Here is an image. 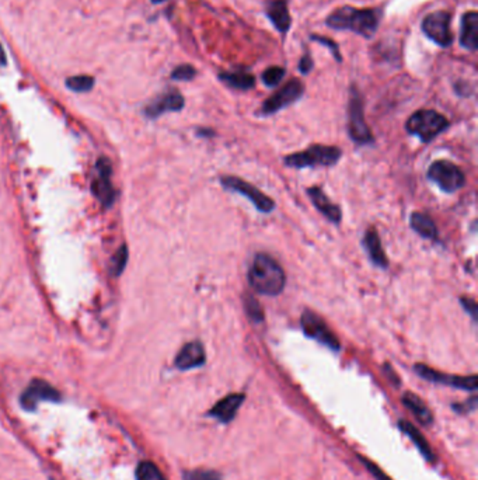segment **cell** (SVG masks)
<instances>
[{
  "label": "cell",
  "mask_w": 478,
  "mask_h": 480,
  "mask_svg": "<svg viewBox=\"0 0 478 480\" xmlns=\"http://www.w3.org/2000/svg\"><path fill=\"white\" fill-rule=\"evenodd\" d=\"M249 283L251 288L262 295H280L287 284L284 268L271 256L258 253L249 270Z\"/></svg>",
  "instance_id": "6da1fadb"
},
{
  "label": "cell",
  "mask_w": 478,
  "mask_h": 480,
  "mask_svg": "<svg viewBox=\"0 0 478 480\" xmlns=\"http://www.w3.org/2000/svg\"><path fill=\"white\" fill-rule=\"evenodd\" d=\"M382 12L379 9H353L341 8L327 19V26L335 30H351L371 38L380 23Z\"/></svg>",
  "instance_id": "7a4b0ae2"
},
{
  "label": "cell",
  "mask_w": 478,
  "mask_h": 480,
  "mask_svg": "<svg viewBox=\"0 0 478 480\" xmlns=\"http://www.w3.org/2000/svg\"><path fill=\"white\" fill-rule=\"evenodd\" d=\"M342 152L337 146L326 145H311L303 152L288 154L284 160L285 165L295 169L304 168H318V166H333L341 159Z\"/></svg>",
  "instance_id": "3957f363"
},
{
  "label": "cell",
  "mask_w": 478,
  "mask_h": 480,
  "mask_svg": "<svg viewBox=\"0 0 478 480\" xmlns=\"http://www.w3.org/2000/svg\"><path fill=\"white\" fill-rule=\"evenodd\" d=\"M448 119L433 110H419L414 112L406 124L408 134L418 137L428 143L448 128Z\"/></svg>",
  "instance_id": "277c9868"
},
{
  "label": "cell",
  "mask_w": 478,
  "mask_h": 480,
  "mask_svg": "<svg viewBox=\"0 0 478 480\" xmlns=\"http://www.w3.org/2000/svg\"><path fill=\"white\" fill-rule=\"evenodd\" d=\"M428 179L449 194L456 192L466 183V177L460 168L449 162V160H437V162L432 163L428 169Z\"/></svg>",
  "instance_id": "5b68a950"
},
{
  "label": "cell",
  "mask_w": 478,
  "mask_h": 480,
  "mask_svg": "<svg viewBox=\"0 0 478 480\" xmlns=\"http://www.w3.org/2000/svg\"><path fill=\"white\" fill-rule=\"evenodd\" d=\"M348 130H349V135H351L352 141H355L357 143L366 145V143L373 142V135H372V132L365 121L362 99L355 88L351 90Z\"/></svg>",
  "instance_id": "8992f818"
},
{
  "label": "cell",
  "mask_w": 478,
  "mask_h": 480,
  "mask_svg": "<svg viewBox=\"0 0 478 480\" xmlns=\"http://www.w3.org/2000/svg\"><path fill=\"white\" fill-rule=\"evenodd\" d=\"M300 325H302V329L307 337L317 340L318 343L324 344L326 347H329L334 351L340 350L341 346H340L337 336L331 332V329L327 326L324 320L317 313H314L313 310L307 309L303 312L302 319H300Z\"/></svg>",
  "instance_id": "52a82bcc"
},
{
  "label": "cell",
  "mask_w": 478,
  "mask_h": 480,
  "mask_svg": "<svg viewBox=\"0 0 478 480\" xmlns=\"http://www.w3.org/2000/svg\"><path fill=\"white\" fill-rule=\"evenodd\" d=\"M61 393L44 379H32L27 389L20 396L21 408L27 412H34L39 402H61Z\"/></svg>",
  "instance_id": "ba28073f"
},
{
  "label": "cell",
  "mask_w": 478,
  "mask_h": 480,
  "mask_svg": "<svg viewBox=\"0 0 478 480\" xmlns=\"http://www.w3.org/2000/svg\"><path fill=\"white\" fill-rule=\"evenodd\" d=\"M220 183L225 188L238 192L245 195L247 199L254 204V207L260 211V212H271L275 208V203L273 199H271L268 195H265L264 192H261L257 187L251 186L250 183L238 179V177H233V176H225L220 179Z\"/></svg>",
  "instance_id": "9c48e42d"
},
{
  "label": "cell",
  "mask_w": 478,
  "mask_h": 480,
  "mask_svg": "<svg viewBox=\"0 0 478 480\" xmlns=\"http://www.w3.org/2000/svg\"><path fill=\"white\" fill-rule=\"evenodd\" d=\"M450 14L448 12H436L426 16L422 21V31L432 41L441 47H449L453 43L450 31Z\"/></svg>",
  "instance_id": "30bf717a"
},
{
  "label": "cell",
  "mask_w": 478,
  "mask_h": 480,
  "mask_svg": "<svg viewBox=\"0 0 478 480\" xmlns=\"http://www.w3.org/2000/svg\"><path fill=\"white\" fill-rule=\"evenodd\" d=\"M112 168L107 157H100L97 162V177L92 184V190L98 201L110 208L115 201V188L112 184Z\"/></svg>",
  "instance_id": "8fae6325"
},
{
  "label": "cell",
  "mask_w": 478,
  "mask_h": 480,
  "mask_svg": "<svg viewBox=\"0 0 478 480\" xmlns=\"http://www.w3.org/2000/svg\"><path fill=\"white\" fill-rule=\"evenodd\" d=\"M304 92V86L298 79L291 80L288 85H285L282 89H280L278 92H275L269 99H267L261 107V112L264 115H271L276 111H280L288 106H291L292 103H295L296 100H299L302 97Z\"/></svg>",
  "instance_id": "7c38bea8"
},
{
  "label": "cell",
  "mask_w": 478,
  "mask_h": 480,
  "mask_svg": "<svg viewBox=\"0 0 478 480\" xmlns=\"http://www.w3.org/2000/svg\"><path fill=\"white\" fill-rule=\"evenodd\" d=\"M415 371L418 372L419 377H422L424 379L429 381V382H435V383H444V385H449L453 388H460L464 390H475L477 389V377L471 375V377H453V375H448V374H442L437 372L424 364H417L415 366Z\"/></svg>",
  "instance_id": "4fadbf2b"
},
{
  "label": "cell",
  "mask_w": 478,
  "mask_h": 480,
  "mask_svg": "<svg viewBox=\"0 0 478 480\" xmlns=\"http://www.w3.org/2000/svg\"><path fill=\"white\" fill-rule=\"evenodd\" d=\"M207 361V354L204 346L199 341L187 343L176 357L174 366L180 371H188L192 368L202 367Z\"/></svg>",
  "instance_id": "5bb4252c"
},
{
  "label": "cell",
  "mask_w": 478,
  "mask_h": 480,
  "mask_svg": "<svg viewBox=\"0 0 478 480\" xmlns=\"http://www.w3.org/2000/svg\"><path fill=\"white\" fill-rule=\"evenodd\" d=\"M243 402H245L243 393L227 394L226 397L219 400V402L209 410L208 416L227 424L234 419L236 413L238 412V409H240Z\"/></svg>",
  "instance_id": "9a60e30c"
},
{
  "label": "cell",
  "mask_w": 478,
  "mask_h": 480,
  "mask_svg": "<svg viewBox=\"0 0 478 480\" xmlns=\"http://www.w3.org/2000/svg\"><path fill=\"white\" fill-rule=\"evenodd\" d=\"M183 107H184V97L178 92L172 90L156 99L153 103H150L146 107L145 114L149 118H157L169 111H180L183 110Z\"/></svg>",
  "instance_id": "2e32d148"
},
{
  "label": "cell",
  "mask_w": 478,
  "mask_h": 480,
  "mask_svg": "<svg viewBox=\"0 0 478 480\" xmlns=\"http://www.w3.org/2000/svg\"><path fill=\"white\" fill-rule=\"evenodd\" d=\"M309 198L311 199V203L314 207L320 211L329 221L333 223H340L342 218V211L340 207L334 203L330 201V198L326 195V192L320 187H311L307 190Z\"/></svg>",
  "instance_id": "e0dca14e"
},
{
  "label": "cell",
  "mask_w": 478,
  "mask_h": 480,
  "mask_svg": "<svg viewBox=\"0 0 478 480\" xmlns=\"http://www.w3.org/2000/svg\"><path fill=\"white\" fill-rule=\"evenodd\" d=\"M478 13L471 10L467 12L461 19V34L460 43L464 48L470 51H475L478 46Z\"/></svg>",
  "instance_id": "ac0fdd59"
},
{
  "label": "cell",
  "mask_w": 478,
  "mask_h": 480,
  "mask_svg": "<svg viewBox=\"0 0 478 480\" xmlns=\"http://www.w3.org/2000/svg\"><path fill=\"white\" fill-rule=\"evenodd\" d=\"M267 14L281 32H287L291 28V14L287 0H271L267 3Z\"/></svg>",
  "instance_id": "d6986e66"
},
{
  "label": "cell",
  "mask_w": 478,
  "mask_h": 480,
  "mask_svg": "<svg viewBox=\"0 0 478 480\" xmlns=\"http://www.w3.org/2000/svg\"><path fill=\"white\" fill-rule=\"evenodd\" d=\"M364 246L369 254L372 263L380 268L388 267V259L383 250L379 233L375 229H371L364 236Z\"/></svg>",
  "instance_id": "ffe728a7"
},
{
  "label": "cell",
  "mask_w": 478,
  "mask_h": 480,
  "mask_svg": "<svg viewBox=\"0 0 478 480\" xmlns=\"http://www.w3.org/2000/svg\"><path fill=\"white\" fill-rule=\"evenodd\" d=\"M403 403L404 406L415 416V419L424 424V426H430L433 421V416L428 406L422 402V400L411 392H407L403 394Z\"/></svg>",
  "instance_id": "44dd1931"
},
{
  "label": "cell",
  "mask_w": 478,
  "mask_h": 480,
  "mask_svg": "<svg viewBox=\"0 0 478 480\" xmlns=\"http://www.w3.org/2000/svg\"><path fill=\"white\" fill-rule=\"evenodd\" d=\"M398 427H400L410 438H411V441L417 446V448L419 450V452L430 462L435 461V454L432 452L428 441L425 439V437L419 432L418 428H415L411 423L406 421V420H402L400 423H398Z\"/></svg>",
  "instance_id": "7402d4cb"
},
{
  "label": "cell",
  "mask_w": 478,
  "mask_h": 480,
  "mask_svg": "<svg viewBox=\"0 0 478 480\" xmlns=\"http://www.w3.org/2000/svg\"><path fill=\"white\" fill-rule=\"evenodd\" d=\"M410 225L422 237H426L430 240H435L437 237L436 225L426 214L413 212L410 217Z\"/></svg>",
  "instance_id": "603a6c76"
},
{
  "label": "cell",
  "mask_w": 478,
  "mask_h": 480,
  "mask_svg": "<svg viewBox=\"0 0 478 480\" xmlns=\"http://www.w3.org/2000/svg\"><path fill=\"white\" fill-rule=\"evenodd\" d=\"M219 79L225 82L227 86L237 89V90H250L256 85V79L253 74L245 73V72H236V73H220Z\"/></svg>",
  "instance_id": "cb8c5ba5"
},
{
  "label": "cell",
  "mask_w": 478,
  "mask_h": 480,
  "mask_svg": "<svg viewBox=\"0 0 478 480\" xmlns=\"http://www.w3.org/2000/svg\"><path fill=\"white\" fill-rule=\"evenodd\" d=\"M96 80L93 76L81 74V76H72L66 80V88L76 93H86L90 92L94 88Z\"/></svg>",
  "instance_id": "d4e9b609"
},
{
  "label": "cell",
  "mask_w": 478,
  "mask_h": 480,
  "mask_svg": "<svg viewBox=\"0 0 478 480\" xmlns=\"http://www.w3.org/2000/svg\"><path fill=\"white\" fill-rule=\"evenodd\" d=\"M136 480H166L162 470L153 462L143 461L136 468Z\"/></svg>",
  "instance_id": "484cf974"
},
{
  "label": "cell",
  "mask_w": 478,
  "mask_h": 480,
  "mask_svg": "<svg viewBox=\"0 0 478 480\" xmlns=\"http://www.w3.org/2000/svg\"><path fill=\"white\" fill-rule=\"evenodd\" d=\"M128 248H127V245H123L121 248H119L118 250H116V253L114 254V257H112V274L115 275V277H119V275H121L123 274V271L125 270V267H127V263H128Z\"/></svg>",
  "instance_id": "4316f807"
},
{
  "label": "cell",
  "mask_w": 478,
  "mask_h": 480,
  "mask_svg": "<svg viewBox=\"0 0 478 480\" xmlns=\"http://www.w3.org/2000/svg\"><path fill=\"white\" fill-rule=\"evenodd\" d=\"M285 76V69L284 68H269L262 73V82L269 86V88H275L281 83V80Z\"/></svg>",
  "instance_id": "83f0119b"
},
{
  "label": "cell",
  "mask_w": 478,
  "mask_h": 480,
  "mask_svg": "<svg viewBox=\"0 0 478 480\" xmlns=\"http://www.w3.org/2000/svg\"><path fill=\"white\" fill-rule=\"evenodd\" d=\"M245 302H246V310H247L249 316L253 320H256V322H262V320H264V312H262L258 301L256 298H253L251 295H246Z\"/></svg>",
  "instance_id": "f1b7e54d"
},
{
  "label": "cell",
  "mask_w": 478,
  "mask_h": 480,
  "mask_svg": "<svg viewBox=\"0 0 478 480\" xmlns=\"http://www.w3.org/2000/svg\"><path fill=\"white\" fill-rule=\"evenodd\" d=\"M185 480H222V476L215 470H189L184 473Z\"/></svg>",
  "instance_id": "f546056e"
},
{
  "label": "cell",
  "mask_w": 478,
  "mask_h": 480,
  "mask_svg": "<svg viewBox=\"0 0 478 480\" xmlns=\"http://www.w3.org/2000/svg\"><path fill=\"white\" fill-rule=\"evenodd\" d=\"M196 74V70L191 65H180L176 68L172 73V79L181 80V82H187V80H192Z\"/></svg>",
  "instance_id": "4dcf8cb0"
},
{
  "label": "cell",
  "mask_w": 478,
  "mask_h": 480,
  "mask_svg": "<svg viewBox=\"0 0 478 480\" xmlns=\"http://www.w3.org/2000/svg\"><path fill=\"white\" fill-rule=\"evenodd\" d=\"M361 461H362V463L368 468V470L376 477V480H391L379 466H376L373 462H371L369 459H365V458H362L361 457Z\"/></svg>",
  "instance_id": "1f68e13d"
},
{
  "label": "cell",
  "mask_w": 478,
  "mask_h": 480,
  "mask_svg": "<svg viewBox=\"0 0 478 480\" xmlns=\"http://www.w3.org/2000/svg\"><path fill=\"white\" fill-rule=\"evenodd\" d=\"M314 39H317V41L318 43H322V44H324V46H327L330 50H331V52H333V55L337 58V61H341V57H340V51H338V47L335 46V43H333L331 41V39H327V38H324V37H313Z\"/></svg>",
  "instance_id": "d6a6232c"
},
{
  "label": "cell",
  "mask_w": 478,
  "mask_h": 480,
  "mask_svg": "<svg viewBox=\"0 0 478 480\" xmlns=\"http://www.w3.org/2000/svg\"><path fill=\"white\" fill-rule=\"evenodd\" d=\"M475 406H477V399H475V397H471L470 402H464L463 405H455L453 409L457 410L459 413H463V414H464V413H468V412L474 410Z\"/></svg>",
  "instance_id": "836d02e7"
},
{
  "label": "cell",
  "mask_w": 478,
  "mask_h": 480,
  "mask_svg": "<svg viewBox=\"0 0 478 480\" xmlns=\"http://www.w3.org/2000/svg\"><path fill=\"white\" fill-rule=\"evenodd\" d=\"M461 305L464 306V309L470 313V316L472 319H475V310H477V303L474 299L471 298H461Z\"/></svg>",
  "instance_id": "e575fe53"
},
{
  "label": "cell",
  "mask_w": 478,
  "mask_h": 480,
  "mask_svg": "<svg viewBox=\"0 0 478 480\" xmlns=\"http://www.w3.org/2000/svg\"><path fill=\"white\" fill-rule=\"evenodd\" d=\"M311 68H313V61H311L310 55L306 54L304 57H302V59L299 62V69H300V72L303 74H306V73H309L311 70Z\"/></svg>",
  "instance_id": "d590c367"
},
{
  "label": "cell",
  "mask_w": 478,
  "mask_h": 480,
  "mask_svg": "<svg viewBox=\"0 0 478 480\" xmlns=\"http://www.w3.org/2000/svg\"><path fill=\"white\" fill-rule=\"evenodd\" d=\"M8 63V59H6V54H5V50L2 48V46H0V68L5 66Z\"/></svg>",
  "instance_id": "8d00e7d4"
},
{
  "label": "cell",
  "mask_w": 478,
  "mask_h": 480,
  "mask_svg": "<svg viewBox=\"0 0 478 480\" xmlns=\"http://www.w3.org/2000/svg\"><path fill=\"white\" fill-rule=\"evenodd\" d=\"M199 135H205V137H209V135H214L212 131L209 130H205V131H199Z\"/></svg>",
  "instance_id": "74e56055"
},
{
  "label": "cell",
  "mask_w": 478,
  "mask_h": 480,
  "mask_svg": "<svg viewBox=\"0 0 478 480\" xmlns=\"http://www.w3.org/2000/svg\"><path fill=\"white\" fill-rule=\"evenodd\" d=\"M163 2H167V0H152V3L157 5V3H163Z\"/></svg>",
  "instance_id": "f35d334b"
}]
</instances>
